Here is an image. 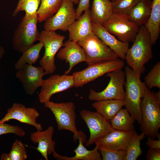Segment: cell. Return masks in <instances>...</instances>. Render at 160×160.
Instances as JSON below:
<instances>
[{"label":"cell","mask_w":160,"mask_h":160,"mask_svg":"<svg viewBox=\"0 0 160 160\" xmlns=\"http://www.w3.org/2000/svg\"><path fill=\"white\" fill-rule=\"evenodd\" d=\"M44 47V44L40 41L33 44L24 51L23 54L15 65V69L18 70L26 64H35L39 57L40 51Z\"/></svg>","instance_id":"obj_27"},{"label":"cell","mask_w":160,"mask_h":160,"mask_svg":"<svg viewBox=\"0 0 160 160\" xmlns=\"http://www.w3.org/2000/svg\"><path fill=\"white\" fill-rule=\"evenodd\" d=\"M65 38V36L55 31L43 30L40 32L38 41L43 43L45 52L39 64L44 70L45 75L52 74L56 70L55 56L63 46Z\"/></svg>","instance_id":"obj_8"},{"label":"cell","mask_w":160,"mask_h":160,"mask_svg":"<svg viewBox=\"0 0 160 160\" xmlns=\"http://www.w3.org/2000/svg\"><path fill=\"white\" fill-rule=\"evenodd\" d=\"M152 1L151 0H140L127 16L129 20L139 27L145 25L150 16Z\"/></svg>","instance_id":"obj_23"},{"label":"cell","mask_w":160,"mask_h":160,"mask_svg":"<svg viewBox=\"0 0 160 160\" xmlns=\"http://www.w3.org/2000/svg\"><path fill=\"white\" fill-rule=\"evenodd\" d=\"M102 25L120 41L129 43L133 42L139 28L127 16L113 12Z\"/></svg>","instance_id":"obj_9"},{"label":"cell","mask_w":160,"mask_h":160,"mask_svg":"<svg viewBox=\"0 0 160 160\" xmlns=\"http://www.w3.org/2000/svg\"><path fill=\"white\" fill-rule=\"evenodd\" d=\"M150 34L152 45L154 44L159 37L160 31V0L152 1L151 14L145 25Z\"/></svg>","instance_id":"obj_24"},{"label":"cell","mask_w":160,"mask_h":160,"mask_svg":"<svg viewBox=\"0 0 160 160\" xmlns=\"http://www.w3.org/2000/svg\"><path fill=\"white\" fill-rule=\"evenodd\" d=\"M146 145L150 148L160 149V139L156 140L150 138H148Z\"/></svg>","instance_id":"obj_38"},{"label":"cell","mask_w":160,"mask_h":160,"mask_svg":"<svg viewBox=\"0 0 160 160\" xmlns=\"http://www.w3.org/2000/svg\"><path fill=\"white\" fill-rule=\"evenodd\" d=\"M73 2L74 4H78L79 0H71Z\"/></svg>","instance_id":"obj_43"},{"label":"cell","mask_w":160,"mask_h":160,"mask_svg":"<svg viewBox=\"0 0 160 160\" xmlns=\"http://www.w3.org/2000/svg\"><path fill=\"white\" fill-rule=\"evenodd\" d=\"M124 106V100H117L96 101L92 104L97 112L109 121Z\"/></svg>","instance_id":"obj_25"},{"label":"cell","mask_w":160,"mask_h":160,"mask_svg":"<svg viewBox=\"0 0 160 160\" xmlns=\"http://www.w3.org/2000/svg\"><path fill=\"white\" fill-rule=\"evenodd\" d=\"M41 0H25L21 6L20 11H24L25 15L31 17L37 14V11Z\"/></svg>","instance_id":"obj_34"},{"label":"cell","mask_w":160,"mask_h":160,"mask_svg":"<svg viewBox=\"0 0 160 160\" xmlns=\"http://www.w3.org/2000/svg\"><path fill=\"white\" fill-rule=\"evenodd\" d=\"M80 115L88 127L89 137L86 146H89L112 131L110 121L104 117L96 111L84 109L80 112Z\"/></svg>","instance_id":"obj_11"},{"label":"cell","mask_w":160,"mask_h":160,"mask_svg":"<svg viewBox=\"0 0 160 160\" xmlns=\"http://www.w3.org/2000/svg\"><path fill=\"white\" fill-rule=\"evenodd\" d=\"M135 120L126 108L121 109L110 121L112 128L124 131H132L135 129Z\"/></svg>","instance_id":"obj_26"},{"label":"cell","mask_w":160,"mask_h":160,"mask_svg":"<svg viewBox=\"0 0 160 160\" xmlns=\"http://www.w3.org/2000/svg\"><path fill=\"white\" fill-rule=\"evenodd\" d=\"M110 0L111 2H113V1H116V0Z\"/></svg>","instance_id":"obj_44"},{"label":"cell","mask_w":160,"mask_h":160,"mask_svg":"<svg viewBox=\"0 0 160 160\" xmlns=\"http://www.w3.org/2000/svg\"><path fill=\"white\" fill-rule=\"evenodd\" d=\"M25 0H19L17 7L13 13L12 16L15 17L18 14L20 11V9L21 5Z\"/></svg>","instance_id":"obj_39"},{"label":"cell","mask_w":160,"mask_h":160,"mask_svg":"<svg viewBox=\"0 0 160 160\" xmlns=\"http://www.w3.org/2000/svg\"><path fill=\"white\" fill-rule=\"evenodd\" d=\"M125 71L124 106L140 124L142 121L140 103L146 86L141 80V75L134 72L128 66L125 67Z\"/></svg>","instance_id":"obj_3"},{"label":"cell","mask_w":160,"mask_h":160,"mask_svg":"<svg viewBox=\"0 0 160 160\" xmlns=\"http://www.w3.org/2000/svg\"><path fill=\"white\" fill-rule=\"evenodd\" d=\"M9 133L23 137L25 136V132L23 129L18 126L11 125L5 123L0 124V135Z\"/></svg>","instance_id":"obj_35"},{"label":"cell","mask_w":160,"mask_h":160,"mask_svg":"<svg viewBox=\"0 0 160 160\" xmlns=\"http://www.w3.org/2000/svg\"><path fill=\"white\" fill-rule=\"evenodd\" d=\"M37 14L25 15L15 30L12 39L13 47L18 52L23 53L38 41L40 33L37 28Z\"/></svg>","instance_id":"obj_4"},{"label":"cell","mask_w":160,"mask_h":160,"mask_svg":"<svg viewBox=\"0 0 160 160\" xmlns=\"http://www.w3.org/2000/svg\"><path fill=\"white\" fill-rule=\"evenodd\" d=\"M92 25L93 33L116 53L119 57L125 60L129 43L120 41L100 24L92 22Z\"/></svg>","instance_id":"obj_18"},{"label":"cell","mask_w":160,"mask_h":160,"mask_svg":"<svg viewBox=\"0 0 160 160\" xmlns=\"http://www.w3.org/2000/svg\"><path fill=\"white\" fill-rule=\"evenodd\" d=\"M8 155L10 160H25L27 158L25 145L17 140H16L13 144Z\"/></svg>","instance_id":"obj_32"},{"label":"cell","mask_w":160,"mask_h":160,"mask_svg":"<svg viewBox=\"0 0 160 160\" xmlns=\"http://www.w3.org/2000/svg\"><path fill=\"white\" fill-rule=\"evenodd\" d=\"M69 40L76 42L92 33V22L89 9L84 11L79 18L69 27Z\"/></svg>","instance_id":"obj_21"},{"label":"cell","mask_w":160,"mask_h":160,"mask_svg":"<svg viewBox=\"0 0 160 160\" xmlns=\"http://www.w3.org/2000/svg\"><path fill=\"white\" fill-rule=\"evenodd\" d=\"M44 104L45 106L49 109L54 115L58 129L67 130L73 133L74 140L76 142L79 131L76 125V116L74 103H57L49 101Z\"/></svg>","instance_id":"obj_7"},{"label":"cell","mask_w":160,"mask_h":160,"mask_svg":"<svg viewBox=\"0 0 160 160\" xmlns=\"http://www.w3.org/2000/svg\"><path fill=\"white\" fill-rule=\"evenodd\" d=\"M125 57L128 66L141 75L145 71V65L153 57L150 34L145 25L139 27L138 32Z\"/></svg>","instance_id":"obj_1"},{"label":"cell","mask_w":160,"mask_h":160,"mask_svg":"<svg viewBox=\"0 0 160 160\" xmlns=\"http://www.w3.org/2000/svg\"><path fill=\"white\" fill-rule=\"evenodd\" d=\"M54 132V128L50 126L45 130H37L30 135L31 140L35 144L38 143L36 150L46 160L48 159V155L55 151L56 142L52 140Z\"/></svg>","instance_id":"obj_19"},{"label":"cell","mask_w":160,"mask_h":160,"mask_svg":"<svg viewBox=\"0 0 160 160\" xmlns=\"http://www.w3.org/2000/svg\"><path fill=\"white\" fill-rule=\"evenodd\" d=\"M113 13L112 2L110 0H93L90 10L92 22L102 25Z\"/></svg>","instance_id":"obj_22"},{"label":"cell","mask_w":160,"mask_h":160,"mask_svg":"<svg viewBox=\"0 0 160 160\" xmlns=\"http://www.w3.org/2000/svg\"><path fill=\"white\" fill-rule=\"evenodd\" d=\"M63 46L59 50L57 56L59 59L65 60L69 64V68L64 73L68 75L76 65L86 62V57L83 49L77 42L68 39L64 43Z\"/></svg>","instance_id":"obj_16"},{"label":"cell","mask_w":160,"mask_h":160,"mask_svg":"<svg viewBox=\"0 0 160 160\" xmlns=\"http://www.w3.org/2000/svg\"><path fill=\"white\" fill-rule=\"evenodd\" d=\"M98 145V150L101 154L102 160H123L126 154V151L111 150Z\"/></svg>","instance_id":"obj_33"},{"label":"cell","mask_w":160,"mask_h":160,"mask_svg":"<svg viewBox=\"0 0 160 160\" xmlns=\"http://www.w3.org/2000/svg\"><path fill=\"white\" fill-rule=\"evenodd\" d=\"M84 134L81 131L76 137L78 139L79 144L74 150L75 155L73 157H68L60 155L55 151L52 153L54 157L58 160H102L100 153L98 150V144L96 143L95 147L92 150L87 149L84 145L85 140Z\"/></svg>","instance_id":"obj_20"},{"label":"cell","mask_w":160,"mask_h":160,"mask_svg":"<svg viewBox=\"0 0 160 160\" xmlns=\"http://www.w3.org/2000/svg\"><path fill=\"white\" fill-rule=\"evenodd\" d=\"M39 116V113L35 108H26L23 104L16 103L8 109L4 117L0 120V124L13 119L33 126L37 130L41 131L43 130L41 124L36 122V119Z\"/></svg>","instance_id":"obj_15"},{"label":"cell","mask_w":160,"mask_h":160,"mask_svg":"<svg viewBox=\"0 0 160 160\" xmlns=\"http://www.w3.org/2000/svg\"><path fill=\"white\" fill-rule=\"evenodd\" d=\"M90 0H79L78 6L76 9V20L81 16L83 12L89 9Z\"/></svg>","instance_id":"obj_36"},{"label":"cell","mask_w":160,"mask_h":160,"mask_svg":"<svg viewBox=\"0 0 160 160\" xmlns=\"http://www.w3.org/2000/svg\"><path fill=\"white\" fill-rule=\"evenodd\" d=\"M147 160H160V149L150 148L146 155Z\"/></svg>","instance_id":"obj_37"},{"label":"cell","mask_w":160,"mask_h":160,"mask_svg":"<svg viewBox=\"0 0 160 160\" xmlns=\"http://www.w3.org/2000/svg\"><path fill=\"white\" fill-rule=\"evenodd\" d=\"M124 65V61L119 58L89 65L85 69L73 73L74 87H82L108 72L121 70Z\"/></svg>","instance_id":"obj_6"},{"label":"cell","mask_w":160,"mask_h":160,"mask_svg":"<svg viewBox=\"0 0 160 160\" xmlns=\"http://www.w3.org/2000/svg\"><path fill=\"white\" fill-rule=\"evenodd\" d=\"M145 136L143 133L138 134L135 130L133 136L127 147L123 160H136L142 155L143 151L140 147L141 141Z\"/></svg>","instance_id":"obj_29"},{"label":"cell","mask_w":160,"mask_h":160,"mask_svg":"<svg viewBox=\"0 0 160 160\" xmlns=\"http://www.w3.org/2000/svg\"><path fill=\"white\" fill-rule=\"evenodd\" d=\"M155 97L157 100L160 102V90L158 92L155 93Z\"/></svg>","instance_id":"obj_42"},{"label":"cell","mask_w":160,"mask_h":160,"mask_svg":"<svg viewBox=\"0 0 160 160\" xmlns=\"http://www.w3.org/2000/svg\"><path fill=\"white\" fill-rule=\"evenodd\" d=\"M105 76L110 78L107 86L100 92L90 89L88 96L89 99L94 101L108 100H124L125 92L124 86L126 80L125 72L122 70H119L108 72Z\"/></svg>","instance_id":"obj_10"},{"label":"cell","mask_w":160,"mask_h":160,"mask_svg":"<svg viewBox=\"0 0 160 160\" xmlns=\"http://www.w3.org/2000/svg\"><path fill=\"white\" fill-rule=\"evenodd\" d=\"M145 83L151 89L157 87L160 89V62L155 65L145 78Z\"/></svg>","instance_id":"obj_31"},{"label":"cell","mask_w":160,"mask_h":160,"mask_svg":"<svg viewBox=\"0 0 160 160\" xmlns=\"http://www.w3.org/2000/svg\"><path fill=\"white\" fill-rule=\"evenodd\" d=\"M140 0H116L112 2L113 12L128 16Z\"/></svg>","instance_id":"obj_30"},{"label":"cell","mask_w":160,"mask_h":160,"mask_svg":"<svg viewBox=\"0 0 160 160\" xmlns=\"http://www.w3.org/2000/svg\"><path fill=\"white\" fill-rule=\"evenodd\" d=\"M63 0H41L37 11L38 22L41 23L55 15L60 8Z\"/></svg>","instance_id":"obj_28"},{"label":"cell","mask_w":160,"mask_h":160,"mask_svg":"<svg viewBox=\"0 0 160 160\" xmlns=\"http://www.w3.org/2000/svg\"><path fill=\"white\" fill-rule=\"evenodd\" d=\"M5 51L4 47L0 45V60L5 54Z\"/></svg>","instance_id":"obj_41"},{"label":"cell","mask_w":160,"mask_h":160,"mask_svg":"<svg viewBox=\"0 0 160 160\" xmlns=\"http://www.w3.org/2000/svg\"><path fill=\"white\" fill-rule=\"evenodd\" d=\"M45 75L42 67L27 64L17 70L15 76L21 82L25 93L32 95L43 84L44 80L43 77Z\"/></svg>","instance_id":"obj_14"},{"label":"cell","mask_w":160,"mask_h":160,"mask_svg":"<svg viewBox=\"0 0 160 160\" xmlns=\"http://www.w3.org/2000/svg\"><path fill=\"white\" fill-rule=\"evenodd\" d=\"M74 86L73 76L64 74L53 75L44 80L38 97L43 103L50 101L54 94L69 89Z\"/></svg>","instance_id":"obj_13"},{"label":"cell","mask_w":160,"mask_h":160,"mask_svg":"<svg viewBox=\"0 0 160 160\" xmlns=\"http://www.w3.org/2000/svg\"><path fill=\"white\" fill-rule=\"evenodd\" d=\"M135 129L124 131L113 129L95 143L105 148L117 151H126L133 136Z\"/></svg>","instance_id":"obj_17"},{"label":"cell","mask_w":160,"mask_h":160,"mask_svg":"<svg viewBox=\"0 0 160 160\" xmlns=\"http://www.w3.org/2000/svg\"><path fill=\"white\" fill-rule=\"evenodd\" d=\"M142 121L140 129L148 138L160 139V102L146 87L140 103Z\"/></svg>","instance_id":"obj_2"},{"label":"cell","mask_w":160,"mask_h":160,"mask_svg":"<svg viewBox=\"0 0 160 160\" xmlns=\"http://www.w3.org/2000/svg\"><path fill=\"white\" fill-rule=\"evenodd\" d=\"M0 159L4 160H10V159L8 154L6 153L2 154L1 156Z\"/></svg>","instance_id":"obj_40"},{"label":"cell","mask_w":160,"mask_h":160,"mask_svg":"<svg viewBox=\"0 0 160 160\" xmlns=\"http://www.w3.org/2000/svg\"><path fill=\"white\" fill-rule=\"evenodd\" d=\"M77 42L85 52L88 65L119 58L116 53L93 33Z\"/></svg>","instance_id":"obj_5"},{"label":"cell","mask_w":160,"mask_h":160,"mask_svg":"<svg viewBox=\"0 0 160 160\" xmlns=\"http://www.w3.org/2000/svg\"><path fill=\"white\" fill-rule=\"evenodd\" d=\"M76 20V9L73 2L71 0H63L56 13L45 21L44 30L51 31L60 30L65 32Z\"/></svg>","instance_id":"obj_12"}]
</instances>
